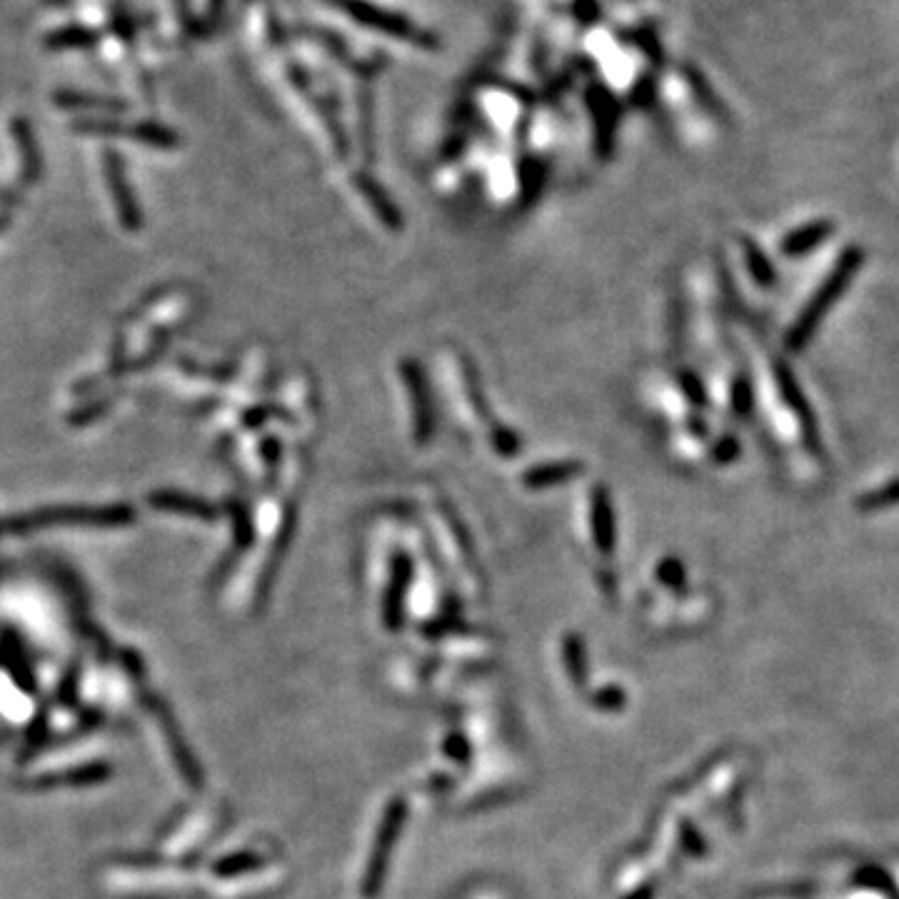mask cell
Wrapping results in <instances>:
<instances>
[{"mask_svg":"<svg viewBox=\"0 0 899 899\" xmlns=\"http://www.w3.org/2000/svg\"><path fill=\"white\" fill-rule=\"evenodd\" d=\"M333 3L338 5V8H343L348 15H353L358 23L368 25V28L383 30V33L410 40V43L415 45H435L428 33H423V30H418L415 25H410L403 15L388 13V10H380L375 8V5L363 3V0H333Z\"/></svg>","mask_w":899,"mask_h":899,"instance_id":"obj_1","label":"cell"}]
</instances>
